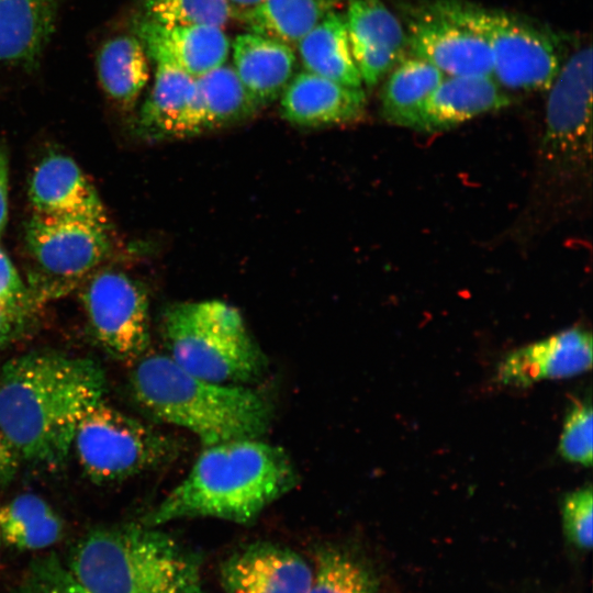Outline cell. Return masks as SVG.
<instances>
[{
  "label": "cell",
  "instance_id": "30",
  "mask_svg": "<svg viewBox=\"0 0 593 593\" xmlns=\"http://www.w3.org/2000/svg\"><path fill=\"white\" fill-rule=\"evenodd\" d=\"M10 593H90L55 556L33 561Z\"/></svg>",
  "mask_w": 593,
  "mask_h": 593
},
{
  "label": "cell",
  "instance_id": "11",
  "mask_svg": "<svg viewBox=\"0 0 593 593\" xmlns=\"http://www.w3.org/2000/svg\"><path fill=\"white\" fill-rule=\"evenodd\" d=\"M405 33L412 55L445 76H492V56L485 40L432 4L410 18Z\"/></svg>",
  "mask_w": 593,
  "mask_h": 593
},
{
  "label": "cell",
  "instance_id": "3",
  "mask_svg": "<svg viewBox=\"0 0 593 593\" xmlns=\"http://www.w3.org/2000/svg\"><path fill=\"white\" fill-rule=\"evenodd\" d=\"M130 390L150 417L186 428L202 445L258 438L272 418V406L258 391L197 377L167 355L135 362Z\"/></svg>",
  "mask_w": 593,
  "mask_h": 593
},
{
  "label": "cell",
  "instance_id": "9",
  "mask_svg": "<svg viewBox=\"0 0 593 593\" xmlns=\"http://www.w3.org/2000/svg\"><path fill=\"white\" fill-rule=\"evenodd\" d=\"M92 336L113 359L135 363L150 342L149 303L144 287L119 271L94 275L81 295Z\"/></svg>",
  "mask_w": 593,
  "mask_h": 593
},
{
  "label": "cell",
  "instance_id": "1",
  "mask_svg": "<svg viewBox=\"0 0 593 593\" xmlns=\"http://www.w3.org/2000/svg\"><path fill=\"white\" fill-rule=\"evenodd\" d=\"M105 390V373L92 359L54 350L20 355L0 370V430L20 461L57 470Z\"/></svg>",
  "mask_w": 593,
  "mask_h": 593
},
{
  "label": "cell",
  "instance_id": "16",
  "mask_svg": "<svg viewBox=\"0 0 593 593\" xmlns=\"http://www.w3.org/2000/svg\"><path fill=\"white\" fill-rule=\"evenodd\" d=\"M135 35L149 60L195 78L225 64L231 48L223 29L213 25H165L139 16Z\"/></svg>",
  "mask_w": 593,
  "mask_h": 593
},
{
  "label": "cell",
  "instance_id": "5",
  "mask_svg": "<svg viewBox=\"0 0 593 593\" xmlns=\"http://www.w3.org/2000/svg\"><path fill=\"white\" fill-rule=\"evenodd\" d=\"M169 357L188 372L217 383L258 378L266 358L240 313L221 301L176 303L161 321Z\"/></svg>",
  "mask_w": 593,
  "mask_h": 593
},
{
  "label": "cell",
  "instance_id": "20",
  "mask_svg": "<svg viewBox=\"0 0 593 593\" xmlns=\"http://www.w3.org/2000/svg\"><path fill=\"white\" fill-rule=\"evenodd\" d=\"M510 102L492 76H444L425 103L418 130H449Z\"/></svg>",
  "mask_w": 593,
  "mask_h": 593
},
{
  "label": "cell",
  "instance_id": "17",
  "mask_svg": "<svg viewBox=\"0 0 593 593\" xmlns=\"http://www.w3.org/2000/svg\"><path fill=\"white\" fill-rule=\"evenodd\" d=\"M29 195L36 214L109 224L98 191L68 156L45 157L32 174Z\"/></svg>",
  "mask_w": 593,
  "mask_h": 593
},
{
  "label": "cell",
  "instance_id": "10",
  "mask_svg": "<svg viewBox=\"0 0 593 593\" xmlns=\"http://www.w3.org/2000/svg\"><path fill=\"white\" fill-rule=\"evenodd\" d=\"M25 238L44 284L49 283L46 293L75 286L110 249L109 224L76 217L34 213Z\"/></svg>",
  "mask_w": 593,
  "mask_h": 593
},
{
  "label": "cell",
  "instance_id": "32",
  "mask_svg": "<svg viewBox=\"0 0 593 593\" xmlns=\"http://www.w3.org/2000/svg\"><path fill=\"white\" fill-rule=\"evenodd\" d=\"M593 492L591 484L567 493L561 503L564 536L577 548H592Z\"/></svg>",
  "mask_w": 593,
  "mask_h": 593
},
{
  "label": "cell",
  "instance_id": "24",
  "mask_svg": "<svg viewBox=\"0 0 593 593\" xmlns=\"http://www.w3.org/2000/svg\"><path fill=\"white\" fill-rule=\"evenodd\" d=\"M97 74L107 96L131 110L149 79V58L141 40L122 34L105 41L97 55Z\"/></svg>",
  "mask_w": 593,
  "mask_h": 593
},
{
  "label": "cell",
  "instance_id": "6",
  "mask_svg": "<svg viewBox=\"0 0 593 593\" xmlns=\"http://www.w3.org/2000/svg\"><path fill=\"white\" fill-rule=\"evenodd\" d=\"M79 466L96 484H111L172 461L179 443L102 401L80 421L72 441Z\"/></svg>",
  "mask_w": 593,
  "mask_h": 593
},
{
  "label": "cell",
  "instance_id": "28",
  "mask_svg": "<svg viewBox=\"0 0 593 593\" xmlns=\"http://www.w3.org/2000/svg\"><path fill=\"white\" fill-rule=\"evenodd\" d=\"M378 581L361 561L334 547L315 552L307 593H377Z\"/></svg>",
  "mask_w": 593,
  "mask_h": 593
},
{
  "label": "cell",
  "instance_id": "8",
  "mask_svg": "<svg viewBox=\"0 0 593 593\" xmlns=\"http://www.w3.org/2000/svg\"><path fill=\"white\" fill-rule=\"evenodd\" d=\"M541 158L551 175L583 174L592 148V48L577 49L549 87Z\"/></svg>",
  "mask_w": 593,
  "mask_h": 593
},
{
  "label": "cell",
  "instance_id": "26",
  "mask_svg": "<svg viewBox=\"0 0 593 593\" xmlns=\"http://www.w3.org/2000/svg\"><path fill=\"white\" fill-rule=\"evenodd\" d=\"M64 524L41 496L18 495L0 507V536L19 550H42L59 541Z\"/></svg>",
  "mask_w": 593,
  "mask_h": 593
},
{
  "label": "cell",
  "instance_id": "14",
  "mask_svg": "<svg viewBox=\"0 0 593 593\" xmlns=\"http://www.w3.org/2000/svg\"><path fill=\"white\" fill-rule=\"evenodd\" d=\"M312 567L295 551L270 542L248 545L220 568L225 593H307Z\"/></svg>",
  "mask_w": 593,
  "mask_h": 593
},
{
  "label": "cell",
  "instance_id": "4",
  "mask_svg": "<svg viewBox=\"0 0 593 593\" xmlns=\"http://www.w3.org/2000/svg\"><path fill=\"white\" fill-rule=\"evenodd\" d=\"M66 564L90 593H205L199 555L142 523L91 529Z\"/></svg>",
  "mask_w": 593,
  "mask_h": 593
},
{
  "label": "cell",
  "instance_id": "27",
  "mask_svg": "<svg viewBox=\"0 0 593 593\" xmlns=\"http://www.w3.org/2000/svg\"><path fill=\"white\" fill-rule=\"evenodd\" d=\"M197 80L202 101L204 133L247 122L259 112L233 66L223 64Z\"/></svg>",
  "mask_w": 593,
  "mask_h": 593
},
{
  "label": "cell",
  "instance_id": "18",
  "mask_svg": "<svg viewBox=\"0 0 593 593\" xmlns=\"http://www.w3.org/2000/svg\"><path fill=\"white\" fill-rule=\"evenodd\" d=\"M366 105L362 88L347 87L305 70L292 77L280 97L281 116L309 128L356 122L363 116Z\"/></svg>",
  "mask_w": 593,
  "mask_h": 593
},
{
  "label": "cell",
  "instance_id": "31",
  "mask_svg": "<svg viewBox=\"0 0 593 593\" xmlns=\"http://www.w3.org/2000/svg\"><path fill=\"white\" fill-rule=\"evenodd\" d=\"M592 405L589 401H577L566 414L558 450L572 463L584 467L592 465Z\"/></svg>",
  "mask_w": 593,
  "mask_h": 593
},
{
  "label": "cell",
  "instance_id": "12",
  "mask_svg": "<svg viewBox=\"0 0 593 593\" xmlns=\"http://www.w3.org/2000/svg\"><path fill=\"white\" fill-rule=\"evenodd\" d=\"M155 66L154 83L137 119L139 135L150 141H171L204 133L197 78L166 64Z\"/></svg>",
  "mask_w": 593,
  "mask_h": 593
},
{
  "label": "cell",
  "instance_id": "2",
  "mask_svg": "<svg viewBox=\"0 0 593 593\" xmlns=\"http://www.w3.org/2000/svg\"><path fill=\"white\" fill-rule=\"evenodd\" d=\"M298 482L279 446L238 438L205 446L188 475L139 523L158 527L194 517L249 524Z\"/></svg>",
  "mask_w": 593,
  "mask_h": 593
},
{
  "label": "cell",
  "instance_id": "23",
  "mask_svg": "<svg viewBox=\"0 0 593 593\" xmlns=\"http://www.w3.org/2000/svg\"><path fill=\"white\" fill-rule=\"evenodd\" d=\"M444 74L416 56L403 57L390 70L381 94V113L390 124L418 130L428 98Z\"/></svg>",
  "mask_w": 593,
  "mask_h": 593
},
{
  "label": "cell",
  "instance_id": "29",
  "mask_svg": "<svg viewBox=\"0 0 593 593\" xmlns=\"http://www.w3.org/2000/svg\"><path fill=\"white\" fill-rule=\"evenodd\" d=\"M141 18L165 25L222 27L235 18L227 0H142Z\"/></svg>",
  "mask_w": 593,
  "mask_h": 593
},
{
  "label": "cell",
  "instance_id": "36",
  "mask_svg": "<svg viewBox=\"0 0 593 593\" xmlns=\"http://www.w3.org/2000/svg\"><path fill=\"white\" fill-rule=\"evenodd\" d=\"M8 187H9V172H8V159L0 148V236L8 219Z\"/></svg>",
  "mask_w": 593,
  "mask_h": 593
},
{
  "label": "cell",
  "instance_id": "33",
  "mask_svg": "<svg viewBox=\"0 0 593 593\" xmlns=\"http://www.w3.org/2000/svg\"><path fill=\"white\" fill-rule=\"evenodd\" d=\"M32 302L31 292L8 255L0 247V305L29 316Z\"/></svg>",
  "mask_w": 593,
  "mask_h": 593
},
{
  "label": "cell",
  "instance_id": "19",
  "mask_svg": "<svg viewBox=\"0 0 593 593\" xmlns=\"http://www.w3.org/2000/svg\"><path fill=\"white\" fill-rule=\"evenodd\" d=\"M232 49L233 68L258 109L280 99L294 76L293 47L248 31L235 37Z\"/></svg>",
  "mask_w": 593,
  "mask_h": 593
},
{
  "label": "cell",
  "instance_id": "22",
  "mask_svg": "<svg viewBox=\"0 0 593 593\" xmlns=\"http://www.w3.org/2000/svg\"><path fill=\"white\" fill-rule=\"evenodd\" d=\"M305 71L353 88H362L354 61L345 16L336 10L328 13L298 44Z\"/></svg>",
  "mask_w": 593,
  "mask_h": 593
},
{
  "label": "cell",
  "instance_id": "7",
  "mask_svg": "<svg viewBox=\"0 0 593 593\" xmlns=\"http://www.w3.org/2000/svg\"><path fill=\"white\" fill-rule=\"evenodd\" d=\"M432 5L485 40L492 77L503 89H549L561 65L553 42L539 29L512 14L461 1L440 0Z\"/></svg>",
  "mask_w": 593,
  "mask_h": 593
},
{
  "label": "cell",
  "instance_id": "34",
  "mask_svg": "<svg viewBox=\"0 0 593 593\" xmlns=\"http://www.w3.org/2000/svg\"><path fill=\"white\" fill-rule=\"evenodd\" d=\"M26 317L0 305V350L21 333Z\"/></svg>",
  "mask_w": 593,
  "mask_h": 593
},
{
  "label": "cell",
  "instance_id": "35",
  "mask_svg": "<svg viewBox=\"0 0 593 593\" xmlns=\"http://www.w3.org/2000/svg\"><path fill=\"white\" fill-rule=\"evenodd\" d=\"M19 458L0 430V486L9 483L14 477Z\"/></svg>",
  "mask_w": 593,
  "mask_h": 593
},
{
  "label": "cell",
  "instance_id": "15",
  "mask_svg": "<svg viewBox=\"0 0 593 593\" xmlns=\"http://www.w3.org/2000/svg\"><path fill=\"white\" fill-rule=\"evenodd\" d=\"M345 20L362 85L374 86L403 58L405 30L381 0H347Z\"/></svg>",
  "mask_w": 593,
  "mask_h": 593
},
{
  "label": "cell",
  "instance_id": "38",
  "mask_svg": "<svg viewBox=\"0 0 593 593\" xmlns=\"http://www.w3.org/2000/svg\"><path fill=\"white\" fill-rule=\"evenodd\" d=\"M0 539H1V536H0Z\"/></svg>",
  "mask_w": 593,
  "mask_h": 593
},
{
  "label": "cell",
  "instance_id": "21",
  "mask_svg": "<svg viewBox=\"0 0 593 593\" xmlns=\"http://www.w3.org/2000/svg\"><path fill=\"white\" fill-rule=\"evenodd\" d=\"M57 0H0V63L35 61L54 31Z\"/></svg>",
  "mask_w": 593,
  "mask_h": 593
},
{
  "label": "cell",
  "instance_id": "25",
  "mask_svg": "<svg viewBox=\"0 0 593 593\" xmlns=\"http://www.w3.org/2000/svg\"><path fill=\"white\" fill-rule=\"evenodd\" d=\"M343 0H262L237 15L249 30L288 45H296Z\"/></svg>",
  "mask_w": 593,
  "mask_h": 593
},
{
  "label": "cell",
  "instance_id": "13",
  "mask_svg": "<svg viewBox=\"0 0 593 593\" xmlns=\"http://www.w3.org/2000/svg\"><path fill=\"white\" fill-rule=\"evenodd\" d=\"M592 367V335L573 327L510 351L499 363L496 380L525 388L551 379L579 376Z\"/></svg>",
  "mask_w": 593,
  "mask_h": 593
},
{
  "label": "cell",
  "instance_id": "37",
  "mask_svg": "<svg viewBox=\"0 0 593 593\" xmlns=\"http://www.w3.org/2000/svg\"><path fill=\"white\" fill-rule=\"evenodd\" d=\"M227 1L234 9L235 18L237 19V15L239 13L255 7L256 4L260 3L262 0H227Z\"/></svg>",
  "mask_w": 593,
  "mask_h": 593
}]
</instances>
